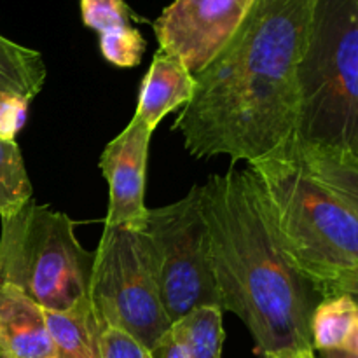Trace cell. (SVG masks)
<instances>
[{
  "label": "cell",
  "instance_id": "3957f363",
  "mask_svg": "<svg viewBox=\"0 0 358 358\" xmlns=\"http://www.w3.org/2000/svg\"><path fill=\"white\" fill-rule=\"evenodd\" d=\"M289 257L331 296L358 276V217L308 175L292 147L248 164Z\"/></svg>",
  "mask_w": 358,
  "mask_h": 358
},
{
  "label": "cell",
  "instance_id": "4fadbf2b",
  "mask_svg": "<svg viewBox=\"0 0 358 358\" xmlns=\"http://www.w3.org/2000/svg\"><path fill=\"white\" fill-rule=\"evenodd\" d=\"M290 147L308 175L358 217V157L338 150Z\"/></svg>",
  "mask_w": 358,
  "mask_h": 358
},
{
  "label": "cell",
  "instance_id": "44dd1931",
  "mask_svg": "<svg viewBox=\"0 0 358 358\" xmlns=\"http://www.w3.org/2000/svg\"><path fill=\"white\" fill-rule=\"evenodd\" d=\"M28 103L21 96L3 94L0 96V140H14L27 121Z\"/></svg>",
  "mask_w": 358,
  "mask_h": 358
},
{
  "label": "cell",
  "instance_id": "ffe728a7",
  "mask_svg": "<svg viewBox=\"0 0 358 358\" xmlns=\"http://www.w3.org/2000/svg\"><path fill=\"white\" fill-rule=\"evenodd\" d=\"M100 353L101 358H152L145 346L114 327L101 331Z\"/></svg>",
  "mask_w": 358,
  "mask_h": 358
},
{
  "label": "cell",
  "instance_id": "7a4b0ae2",
  "mask_svg": "<svg viewBox=\"0 0 358 358\" xmlns=\"http://www.w3.org/2000/svg\"><path fill=\"white\" fill-rule=\"evenodd\" d=\"M201 201L222 311L247 325L261 355L315 352L311 315L325 296L285 252L250 171L212 175Z\"/></svg>",
  "mask_w": 358,
  "mask_h": 358
},
{
  "label": "cell",
  "instance_id": "d4e9b609",
  "mask_svg": "<svg viewBox=\"0 0 358 358\" xmlns=\"http://www.w3.org/2000/svg\"><path fill=\"white\" fill-rule=\"evenodd\" d=\"M315 352H299V353H283V355H268L264 358H313Z\"/></svg>",
  "mask_w": 358,
  "mask_h": 358
},
{
  "label": "cell",
  "instance_id": "9c48e42d",
  "mask_svg": "<svg viewBox=\"0 0 358 358\" xmlns=\"http://www.w3.org/2000/svg\"><path fill=\"white\" fill-rule=\"evenodd\" d=\"M152 129L133 115L124 129L105 145L100 170L108 185L105 226L145 229V175Z\"/></svg>",
  "mask_w": 358,
  "mask_h": 358
},
{
  "label": "cell",
  "instance_id": "e0dca14e",
  "mask_svg": "<svg viewBox=\"0 0 358 358\" xmlns=\"http://www.w3.org/2000/svg\"><path fill=\"white\" fill-rule=\"evenodd\" d=\"M30 178L16 140H0V219L20 212L31 201Z\"/></svg>",
  "mask_w": 358,
  "mask_h": 358
},
{
  "label": "cell",
  "instance_id": "603a6c76",
  "mask_svg": "<svg viewBox=\"0 0 358 358\" xmlns=\"http://www.w3.org/2000/svg\"><path fill=\"white\" fill-rule=\"evenodd\" d=\"M318 358H358V353H352L348 350H327V352H315Z\"/></svg>",
  "mask_w": 358,
  "mask_h": 358
},
{
  "label": "cell",
  "instance_id": "277c9868",
  "mask_svg": "<svg viewBox=\"0 0 358 358\" xmlns=\"http://www.w3.org/2000/svg\"><path fill=\"white\" fill-rule=\"evenodd\" d=\"M290 145L358 157V0H318L297 66Z\"/></svg>",
  "mask_w": 358,
  "mask_h": 358
},
{
  "label": "cell",
  "instance_id": "6da1fadb",
  "mask_svg": "<svg viewBox=\"0 0 358 358\" xmlns=\"http://www.w3.org/2000/svg\"><path fill=\"white\" fill-rule=\"evenodd\" d=\"M318 0H255L226 49L199 73L171 129L192 157L247 164L287 149L297 119V66Z\"/></svg>",
  "mask_w": 358,
  "mask_h": 358
},
{
  "label": "cell",
  "instance_id": "8992f818",
  "mask_svg": "<svg viewBox=\"0 0 358 358\" xmlns=\"http://www.w3.org/2000/svg\"><path fill=\"white\" fill-rule=\"evenodd\" d=\"M90 296L101 327L152 350L171 329L142 231L105 226L94 252Z\"/></svg>",
  "mask_w": 358,
  "mask_h": 358
},
{
  "label": "cell",
  "instance_id": "7c38bea8",
  "mask_svg": "<svg viewBox=\"0 0 358 358\" xmlns=\"http://www.w3.org/2000/svg\"><path fill=\"white\" fill-rule=\"evenodd\" d=\"M56 358H101V327L90 296L66 310H44Z\"/></svg>",
  "mask_w": 358,
  "mask_h": 358
},
{
  "label": "cell",
  "instance_id": "d6986e66",
  "mask_svg": "<svg viewBox=\"0 0 358 358\" xmlns=\"http://www.w3.org/2000/svg\"><path fill=\"white\" fill-rule=\"evenodd\" d=\"M80 16L87 28L100 35L131 27V21L138 20L126 0H80Z\"/></svg>",
  "mask_w": 358,
  "mask_h": 358
},
{
  "label": "cell",
  "instance_id": "8fae6325",
  "mask_svg": "<svg viewBox=\"0 0 358 358\" xmlns=\"http://www.w3.org/2000/svg\"><path fill=\"white\" fill-rule=\"evenodd\" d=\"M0 332L14 358H56L44 308L13 285L0 287Z\"/></svg>",
  "mask_w": 358,
  "mask_h": 358
},
{
  "label": "cell",
  "instance_id": "484cf974",
  "mask_svg": "<svg viewBox=\"0 0 358 358\" xmlns=\"http://www.w3.org/2000/svg\"><path fill=\"white\" fill-rule=\"evenodd\" d=\"M0 358H14L13 352H10L9 346H7L6 339H3L2 332H0Z\"/></svg>",
  "mask_w": 358,
  "mask_h": 358
},
{
  "label": "cell",
  "instance_id": "4316f807",
  "mask_svg": "<svg viewBox=\"0 0 358 358\" xmlns=\"http://www.w3.org/2000/svg\"><path fill=\"white\" fill-rule=\"evenodd\" d=\"M313 358H318V357H317V353H315V355H313Z\"/></svg>",
  "mask_w": 358,
  "mask_h": 358
},
{
  "label": "cell",
  "instance_id": "52a82bcc",
  "mask_svg": "<svg viewBox=\"0 0 358 358\" xmlns=\"http://www.w3.org/2000/svg\"><path fill=\"white\" fill-rule=\"evenodd\" d=\"M142 233L149 247L161 301L171 324L198 308H220L201 185H192L178 201L149 208Z\"/></svg>",
  "mask_w": 358,
  "mask_h": 358
},
{
  "label": "cell",
  "instance_id": "ac0fdd59",
  "mask_svg": "<svg viewBox=\"0 0 358 358\" xmlns=\"http://www.w3.org/2000/svg\"><path fill=\"white\" fill-rule=\"evenodd\" d=\"M145 38L138 28L128 27L100 35L101 56L119 69H135L145 52Z\"/></svg>",
  "mask_w": 358,
  "mask_h": 358
},
{
  "label": "cell",
  "instance_id": "2e32d148",
  "mask_svg": "<svg viewBox=\"0 0 358 358\" xmlns=\"http://www.w3.org/2000/svg\"><path fill=\"white\" fill-rule=\"evenodd\" d=\"M224 311L203 306L171 325V332L182 343L187 358H220L224 345Z\"/></svg>",
  "mask_w": 358,
  "mask_h": 358
},
{
  "label": "cell",
  "instance_id": "cb8c5ba5",
  "mask_svg": "<svg viewBox=\"0 0 358 358\" xmlns=\"http://www.w3.org/2000/svg\"><path fill=\"white\" fill-rule=\"evenodd\" d=\"M343 350H348V352H352V353H358V317L355 322V327H353L352 334H350L348 341H346L345 348Z\"/></svg>",
  "mask_w": 358,
  "mask_h": 358
},
{
  "label": "cell",
  "instance_id": "9a60e30c",
  "mask_svg": "<svg viewBox=\"0 0 358 358\" xmlns=\"http://www.w3.org/2000/svg\"><path fill=\"white\" fill-rule=\"evenodd\" d=\"M358 317V303L345 294L327 296L311 315V343L315 352L345 348Z\"/></svg>",
  "mask_w": 358,
  "mask_h": 358
},
{
  "label": "cell",
  "instance_id": "5bb4252c",
  "mask_svg": "<svg viewBox=\"0 0 358 358\" xmlns=\"http://www.w3.org/2000/svg\"><path fill=\"white\" fill-rule=\"evenodd\" d=\"M48 77L42 55L0 35V96L14 94L31 101Z\"/></svg>",
  "mask_w": 358,
  "mask_h": 358
},
{
  "label": "cell",
  "instance_id": "7402d4cb",
  "mask_svg": "<svg viewBox=\"0 0 358 358\" xmlns=\"http://www.w3.org/2000/svg\"><path fill=\"white\" fill-rule=\"evenodd\" d=\"M152 358H187L182 343L175 338V334L170 331L161 338V341L150 350Z\"/></svg>",
  "mask_w": 358,
  "mask_h": 358
},
{
  "label": "cell",
  "instance_id": "30bf717a",
  "mask_svg": "<svg viewBox=\"0 0 358 358\" xmlns=\"http://www.w3.org/2000/svg\"><path fill=\"white\" fill-rule=\"evenodd\" d=\"M194 90V76L187 66L177 56L157 49L140 84L135 117L154 131L168 114L191 101Z\"/></svg>",
  "mask_w": 358,
  "mask_h": 358
},
{
  "label": "cell",
  "instance_id": "ba28073f",
  "mask_svg": "<svg viewBox=\"0 0 358 358\" xmlns=\"http://www.w3.org/2000/svg\"><path fill=\"white\" fill-rule=\"evenodd\" d=\"M255 0H173L152 23L161 51L177 56L192 76L229 45Z\"/></svg>",
  "mask_w": 358,
  "mask_h": 358
},
{
  "label": "cell",
  "instance_id": "5b68a950",
  "mask_svg": "<svg viewBox=\"0 0 358 358\" xmlns=\"http://www.w3.org/2000/svg\"><path fill=\"white\" fill-rule=\"evenodd\" d=\"M66 213L28 201L3 217L0 287L13 285L44 310H66L90 292L94 254L76 236Z\"/></svg>",
  "mask_w": 358,
  "mask_h": 358
}]
</instances>
